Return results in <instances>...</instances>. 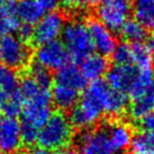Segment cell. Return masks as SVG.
Here are the masks:
<instances>
[{"instance_id":"74e56055","label":"cell","mask_w":154,"mask_h":154,"mask_svg":"<svg viewBox=\"0 0 154 154\" xmlns=\"http://www.w3.org/2000/svg\"><path fill=\"white\" fill-rule=\"evenodd\" d=\"M19 154H23V153H19Z\"/></svg>"},{"instance_id":"ba28073f","label":"cell","mask_w":154,"mask_h":154,"mask_svg":"<svg viewBox=\"0 0 154 154\" xmlns=\"http://www.w3.org/2000/svg\"><path fill=\"white\" fill-rule=\"evenodd\" d=\"M64 26L66 20L61 13L54 11L45 14L33 29L32 39L39 45L56 41L62 35Z\"/></svg>"},{"instance_id":"8d00e7d4","label":"cell","mask_w":154,"mask_h":154,"mask_svg":"<svg viewBox=\"0 0 154 154\" xmlns=\"http://www.w3.org/2000/svg\"><path fill=\"white\" fill-rule=\"evenodd\" d=\"M0 122H1V118H0Z\"/></svg>"},{"instance_id":"4316f807","label":"cell","mask_w":154,"mask_h":154,"mask_svg":"<svg viewBox=\"0 0 154 154\" xmlns=\"http://www.w3.org/2000/svg\"><path fill=\"white\" fill-rule=\"evenodd\" d=\"M112 57L116 64H131V45L126 42L117 45L112 53Z\"/></svg>"},{"instance_id":"f1b7e54d","label":"cell","mask_w":154,"mask_h":154,"mask_svg":"<svg viewBox=\"0 0 154 154\" xmlns=\"http://www.w3.org/2000/svg\"><path fill=\"white\" fill-rule=\"evenodd\" d=\"M139 122H140L143 131L154 133V110L148 113L145 117L141 118Z\"/></svg>"},{"instance_id":"d4e9b609","label":"cell","mask_w":154,"mask_h":154,"mask_svg":"<svg viewBox=\"0 0 154 154\" xmlns=\"http://www.w3.org/2000/svg\"><path fill=\"white\" fill-rule=\"evenodd\" d=\"M120 35L126 41H130L132 43L143 42L146 38L147 32L146 30L136 21V20L129 19L119 30Z\"/></svg>"},{"instance_id":"8992f818","label":"cell","mask_w":154,"mask_h":154,"mask_svg":"<svg viewBox=\"0 0 154 154\" xmlns=\"http://www.w3.org/2000/svg\"><path fill=\"white\" fill-rule=\"evenodd\" d=\"M0 59L12 70L21 69L29 62L30 50L20 37L8 34L0 40Z\"/></svg>"},{"instance_id":"44dd1931","label":"cell","mask_w":154,"mask_h":154,"mask_svg":"<svg viewBox=\"0 0 154 154\" xmlns=\"http://www.w3.org/2000/svg\"><path fill=\"white\" fill-rule=\"evenodd\" d=\"M22 99L19 93V88L16 91H8L0 89V113L7 117L15 118L21 113Z\"/></svg>"},{"instance_id":"2e32d148","label":"cell","mask_w":154,"mask_h":154,"mask_svg":"<svg viewBox=\"0 0 154 154\" xmlns=\"http://www.w3.org/2000/svg\"><path fill=\"white\" fill-rule=\"evenodd\" d=\"M79 70L87 82H95L108 72V61L105 56L92 53L80 61Z\"/></svg>"},{"instance_id":"5bb4252c","label":"cell","mask_w":154,"mask_h":154,"mask_svg":"<svg viewBox=\"0 0 154 154\" xmlns=\"http://www.w3.org/2000/svg\"><path fill=\"white\" fill-rule=\"evenodd\" d=\"M15 11L20 23L26 26H36L45 13L37 0H18Z\"/></svg>"},{"instance_id":"603a6c76","label":"cell","mask_w":154,"mask_h":154,"mask_svg":"<svg viewBox=\"0 0 154 154\" xmlns=\"http://www.w3.org/2000/svg\"><path fill=\"white\" fill-rule=\"evenodd\" d=\"M154 110V87L146 94L134 99L130 107V116L134 120H140Z\"/></svg>"},{"instance_id":"1f68e13d","label":"cell","mask_w":154,"mask_h":154,"mask_svg":"<svg viewBox=\"0 0 154 154\" xmlns=\"http://www.w3.org/2000/svg\"><path fill=\"white\" fill-rule=\"evenodd\" d=\"M85 5L87 7H95V5H98L101 2V0H84Z\"/></svg>"},{"instance_id":"d6986e66","label":"cell","mask_w":154,"mask_h":154,"mask_svg":"<svg viewBox=\"0 0 154 154\" xmlns=\"http://www.w3.org/2000/svg\"><path fill=\"white\" fill-rule=\"evenodd\" d=\"M21 23L15 11V3L7 1L0 5V36L19 31Z\"/></svg>"},{"instance_id":"484cf974","label":"cell","mask_w":154,"mask_h":154,"mask_svg":"<svg viewBox=\"0 0 154 154\" xmlns=\"http://www.w3.org/2000/svg\"><path fill=\"white\" fill-rule=\"evenodd\" d=\"M19 88L18 76L15 71L0 64V89L8 91H16Z\"/></svg>"},{"instance_id":"d6a6232c","label":"cell","mask_w":154,"mask_h":154,"mask_svg":"<svg viewBox=\"0 0 154 154\" xmlns=\"http://www.w3.org/2000/svg\"><path fill=\"white\" fill-rule=\"evenodd\" d=\"M61 154H76V150L71 147H66L62 149Z\"/></svg>"},{"instance_id":"8fae6325","label":"cell","mask_w":154,"mask_h":154,"mask_svg":"<svg viewBox=\"0 0 154 154\" xmlns=\"http://www.w3.org/2000/svg\"><path fill=\"white\" fill-rule=\"evenodd\" d=\"M87 24L94 50H96L101 56L112 55L117 45L113 32L101 24L98 20H90Z\"/></svg>"},{"instance_id":"7a4b0ae2","label":"cell","mask_w":154,"mask_h":154,"mask_svg":"<svg viewBox=\"0 0 154 154\" xmlns=\"http://www.w3.org/2000/svg\"><path fill=\"white\" fill-rule=\"evenodd\" d=\"M84 95L92 99L100 108L103 114L109 116L122 115L128 107V96L112 89L103 79L91 82Z\"/></svg>"},{"instance_id":"e0dca14e","label":"cell","mask_w":154,"mask_h":154,"mask_svg":"<svg viewBox=\"0 0 154 154\" xmlns=\"http://www.w3.org/2000/svg\"><path fill=\"white\" fill-rule=\"evenodd\" d=\"M109 138L110 145L115 153H120L128 149L132 141V132L131 129L122 122H115L109 126L106 130Z\"/></svg>"},{"instance_id":"83f0119b","label":"cell","mask_w":154,"mask_h":154,"mask_svg":"<svg viewBox=\"0 0 154 154\" xmlns=\"http://www.w3.org/2000/svg\"><path fill=\"white\" fill-rule=\"evenodd\" d=\"M20 126H21V141L22 143H24L28 146H31L34 143H36L37 139H38L39 131L32 128V127L24 126V125H21V124H20Z\"/></svg>"},{"instance_id":"ac0fdd59","label":"cell","mask_w":154,"mask_h":154,"mask_svg":"<svg viewBox=\"0 0 154 154\" xmlns=\"http://www.w3.org/2000/svg\"><path fill=\"white\" fill-rule=\"evenodd\" d=\"M54 82L66 85L78 91L85 89L87 85V80L82 76L79 68L73 63H68L58 70L54 78Z\"/></svg>"},{"instance_id":"6da1fadb","label":"cell","mask_w":154,"mask_h":154,"mask_svg":"<svg viewBox=\"0 0 154 154\" xmlns=\"http://www.w3.org/2000/svg\"><path fill=\"white\" fill-rule=\"evenodd\" d=\"M19 93L22 99L21 125L39 131L53 115L51 87L39 84L28 74L19 84Z\"/></svg>"},{"instance_id":"cb8c5ba5","label":"cell","mask_w":154,"mask_h":154,"mask_svg":"<svg viewBox=\"0 0 154 154\" xmlns=\"http://www.w3.org/2000/svg\"><path fill=\"white\" fill-rule=\"evenodd\" d=\"M133 154H154V133L140 131L133 135L131 141Z\"/></svg>"},{"instance_id":"4dcf8cb0","label":"cell","mask_w":154,"mask_h":154,"mask_svg":"<svg viewBox=\"0 0 154 154\" xmlns=\"http://www.w3.org/2000/svg\"><path fill=\"white\" fill-rule=\"evenodd\" d=\"M31 154H57V153H55L54 151H51V150H47V149H43V148L39 147V148L33 149Z\"/></svg>"},{"instance_id":"9c48e42d","label":"cell","mask_w":154,"mask_h":154,"mask_svg":"<svg viewBox=\"0 0 154 154\" xmlns=\"http://www.w3.org/2000/svg\"><path fill=\"white\" fill-rule=\"evenodd\" d=\"M103 112L100 108L91 98L86 95H82V98L79 103H77L76 106L71 110L69 120L72 127L86 130L97 124Z\"/></svg>"},{"instance_id":"f546056e","label":"cell","mask_w":154,"mask_h":154,"mask_svg":"<svg viewBox=\"0 0 154 154\" xmlns=\"http://www.w3.org/2000/svg\"><path fill=\"white\" fill-rule=\"evenodd\" d=\"M45 12H54L60 5V0H37Z\"/></svg>"},{"instance_id":"f35d334b","label":"cell","mask_w":154,"mask_h":154,"mask_svg":"<svg viewBox=\"0 0 154 154\" xmlns=\"http://www.w3.org/2000/svg\"><path fill=\"white\" fill-rule=\"evenodd\" d=\"M82 1H84V0H82ZM84 3H85V2H84ZM85 7H86V5H85Z\"/></svg>"},{"instance_id":"3957f363","label":"cell","mask_w":154,"mask_h":154,"mask_svg":"<svg viewBox=\"0 0 154 154\" xmlns=\"http://www.w3.org/2000/svg\"><path fill=\"white\" fill-rule=\"evenodd\" d=\"M63 45L70 57L80 62L94 51L88 24L82 19H74L66 23L62 32Z\"/></svg>"},{"instance_id":"836d02e7","label":"cell","mask_w":154,"mask_h":154,"mask_svg":"<svg viewBox=\"0 0 154 154\" xmlns=\"http://www.w3.org/2000/svg\"><path fill=\"white\" fill-rule=\"evenodd\" d=\"M149 48H150V50H151L152 54H154V34H153V35H152L151 39H150Z\"/></svg>"},{"instance_id":"7402d4cb","label":"cell","mask_w":154,"mask_h":154,"mask_svg":"<svg viewBox=\"0 0 154 154\" xmlns=\"http://www.w3.org/2000/svg\"><path fill=\"white\" fill-rule=\"evenodd\" d=\"M153 62V54L149 45L143 42L131 45V64L138 70H150Z\"/></svg>"},{"instance_id":"30bf717a","label":"cell","mask_w":154,"mask_h":154,"mask_svg":"<svg viewBox=\"0 0 154 154\" xmlns=\"http://www.w3.org/2000/svg\"><path fill=\"white\" fill-rule=\"evenodd\" d=\"M76 154H115L106 130H89L77 139Z\"/></svg>"},{"instance_id":"9a60e30c","label":"cell","mask_w":154,"mask_h":154,"mask_svg":"<svg viewBox=\"0 0 154 154\" xmlns=\"http://www.w3.org/2000/svg\"><path fill=\"white\" fill-rule=\"evenodd\" d=\"M52 101L60 110H72L79 99L80 91L66 85L54 82L51 88Z\"/></svg>"},{"instance_id":"e575fe53","label":"cell","mask_w":154,"mask_h":154,"mask_svg":"<svg viewBox=\"0 0 154 154\" xmlns=\"http://www.w3.org/2000/svg\"><path fill=\"white\" fill-rule=\"evenodd\" d=\"M3 1H12V0H3Z\"/></svg>"},{"instance_id":"277c9868","label":"cell","mask_w":154,"mask_h":154,"mask_svg":"<svg viewBox=\"0 0 154 154\" xmlns=\"http://www.w3.org/2000/svg\"><path fill=\"white\" fill-rule=\"evenodd\" d=\"M72 135L73 129L69 118L62 113H56L39 130L37 141L41 148L53 151L68 147Z\"/></svg>"},{"instance_id":"ffe728a7","label":"cell","mask_w":154,"mask_h":154,"mask_svg":"<svg viewBox=\"0 0 154 154\" xmlns=\"http://www.w3.org/2000/svg\"><path fill=\"white\" fill-rule=\"evenodd\" d=\"M132 12L134 20L146 31L154 30V0H135Z\"/></svg>"},{"instance_id":"4fadbf2b","label":"cell","mask_w":154,"mask_h":154,"mask_svg":"<svg viewBox=\"0 0 154 154\" xmlns=\"http://www.w3.org/2000/svg\"><path fill=\"white\" fill-rule=\"evenodd\" d=\"M21 126L16 118L5 117L0 122V150L14 153L21 145Z\"/></svg>"},{"instance_id":"5b68a950","label":"cell","mask_w":154,"mask_h":154,"mask_svg":"<svg viewBox=\"0 0 154 154\" xmlns=\"http://www.w3.org/2000/svg\"><path fill=\"white\" fill-rule=\"evenodd\" d=\"M132 12L130 0H101L97 5L98 21L110 31H119Z\"/></svg>"},{"instance_id":"ab89813d","label":"cell","mask_w":154,"mask_h":154,"mask_svg":"<svg viewBox=\"0 0 154 154\" xmlns=\"http://www.w3.org/2000/svg\"><path fill=\"white\" fill-rule=\"evenodd\" d=\"M0 151H1V150H0Z\"/></svg>"},{"instance_id":"d590c367","label":"cell","mask_w":154,"mask_h":154,"mask_svg":"<svg viewBox=\"0 0 154 154\" xmlns=\"http://www.w3.org/2000/svg\"><path fill=\"white\" fill-rule=\"evenodd\" d=\"M153 79H154V71H153Z\"/></svg>"},{"instance_id":"52a82bcc","label":"cell","mask_w":154,"mask_h":154,"mask_svg":"<svg viewBox=\"0 0 154 154\" xmlns=\"http://www.w3.org/2000/svg\"><path fill=\"white\" fill-rule=\"evenodd\" d=\"M68 51L60 41H52L39 45L34 53L35 64L49 71H58L69 61Z\"/></svg>"},{"instance_id":"7c38bea8","label":"cell","mask_w":154,"mask_h":154,"mask_svg":"<svg viewBox=\"0 0 154 154\" xmlns=\"http://www.w3.org/2000/svg\"><path fill=\"white\" fill-rule=\"evenodd\" d=\"M137 74H138V69H136L132 64H125V66L115 64L108 71L107 84L112 89L125 93L128 96V92L130 91Z\"/></svg>"}]
</instances>
